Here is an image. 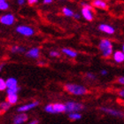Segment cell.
Returning a JSON list of instances; mask_svg holds the SVG:
<instances>
[{
	"label": "cell",
	"mask_w": 124,
	"mask_h": 124,
	"mask_svg": "<svg viewBox=\"0 0 124 124\" xmlns=\"http://www.w3.org/2000/svg\"><path fill=\"white\" fill-rule=\"evenodd\" d=\"M10 107H11V105L8 103L7 101H4V102H1V103H0V109L3 111V113H4V112H6Z\"/></svg>",
	"instance_id": "cell-21"
},
{
	"label": "cell",
	"mask_w": 124,
	"mask_h": 124,
	"mask_svg": "<svg viewBox=\"0 0 124 124\" xmlns=\"http://www.w3.org/2000/svg\"><path fill=\"white\" fill-rule=\"evenodd\" d=\"M18 94H13V95H7V98H6V101L10 104L11 106L12 105H14L18 102Z\"/></svg>",
	"instance_id": "cell-17"
},
{
	"label": "cell",
	"mask_w": 124,
	"mask_h": 124,
	"mask_svg": "<svg viewBox=\"0 0 124 124\" xmlns=\"http://www.w3.org/2000/svg\"><path fill=\"white\" fill-rule=\"evenodd\" d=\"M38 123H39L38 120H33V121H31L29 124H38Z\"/></svg>",
	"instance_id": "cell-35"
},
{
	"label": "cell",
	"mask_w": 124,
	"mask_h": 124,
	"mask_svg": "<svg viewBox=\"0 0 124 124\" xmlns=\"http://www.w3.org/2000/svg\"><path fill=\"white\" fill-rule=\"evenodd\" d=\"M15 30L18 34L24 36H32L35 34V30L31 27L27 26V25H20V26H17Z\"/></svg>",
	"instance_id": "cell-6"
},
{
	"label": "cell",
	"mask_w": 124,
	"mask_h": 124,
	"mask_svg": "<svg viewBox=\"0 0 124 124\" xmlns=\"http://www.w3.org/2000/svg\"><path fill=\"white\" fill-rule=\"evenodd\" d=\"M39 106L38 101H33V102H30V103H29V104L21 106L17 110H18L19 113H26V112L30 111L32 109L36 108V106Z\"/></svg>",
	"instance_id": "cell-8"
},
{
	"label": "cell",
	"mask_w": 124,
	"mask_h": 124,
	"mask_svg": "<svg viewBox=\"0 0 124 124\" xmlns=\"http://www.w3.org/2000/svg\"><path fill=\"white\" fill-rule=\"evenodd\" d=\"M93 9L91 8H86V7H83L82 8V16L83 18L85 19L86 21H93V18H94V15H93Z\"/></svg>",
	"instance_id": "cell-9"
},
{
	"label": "cell",
	"mask_w": 124,
	"mask_h": 124,
	"mask_svg": "<svg viewBox=\"0 0 124 124\" xmlns=\"http://www.w3.org/2000/svg\"><path fill=\"white\" fill-rule=\"evenodd\" d=\"M65 106H66V113L67 114L81 113L86 108V106L83 103H79L76 101H67L65 103Z\"/></svg>",
	"instance_id": "cell-3"
},
{
	"label": "cell",
	"mask_w": 124,
	"mask_h": 124,
	"mask_svg": "<svg viewBox=\"0 0 124 124\" xmlns=\"http://www.w3.org/2000/svg\"><path fill=\"white\" fill-rule=\"evenodd\" d=\"M81 5L83 6V7H86V8H91V9H93V6L88 3H84V2H82L81 3Z\"/></svg>",
	"instance_id": "cell-28"
},
{
	"label": "cell",
	"mask_w": 124,
	"mask_h": 124,
	"mask_svg": "<svg viewBox=\"0 0 124 124\" xmlns=\"http://www.w3.org/2000/svg\"><path fill=\"white\" fill-rule=\"evenodd\" d=\"M17 3L19 5H23L26 3V0H17Z\"/></svg>",
	"instance_id": "cell-32"
},
{
	"label": "cell",
	"mask_w": 124,
	"mask_h": 124,
	"mask_svg": "<svg viewBox=\"0 0 124 124\" xmlns=\"http://www.w3.org/2000/svg\"><path fill=\"white\" fill-rule=\"evenodd\" d=\"M98 29L104 33L107 34V35H113L114 34L115 32V29L113 26L111 25H108V24H105V23H102L100 24L99 26H98Z\"/></svg>",
	"instance_id": "cell-10"
},
{
	"label": "cell",
	"mask_w": 124,
	"mask_h": 124,
	"mask_svg": "<svg viewBox=\"0 0 124 124\" xmlns=\"http://www.w3.org/2000/svg\"><path fill=\"white\" fill-rule=\"evenodd\" d=\"M98 50L100 52L102 57L105 59H108L114 54V46L111 40L107 38L101 39L98 44Z\"/></svg>",
	"instance_id": "cell-1"
},
{
	"label": "cell",
	"mask_w": 124,
	"mask_h": 124,
	"mask_svg": "<svg viewBox=\"0 0 124 124\" xmlns=\"http://www.w3.org/2000/svg\"><path fill=\"white\" fill-rule=\"evenodd\" d=\"M86 78L88 79V80L90 81H94L97 79V76H96L95 74H93V73H91V72H89V73H86V75H85Z\"/></svg>",
	"instance_id": "cell-25"
},
{
	"label": "cell",
	"mask_w": 124,
	"mask_h": 124,
	"mask_svg": "<svg viewBox=\"0 0 124 124\" xmlns=\"http://www.w3.org/2000/svg\"><path fill=\"white\" fill-rule=\"evenodd\" d=\"M91 5L93 6V8H98V9H102V10H106L108 7L107 3L104 0H93Z\"/></svg>",
	"instance_id": "cell-14"
},
{
	"label": "cell",
	"mask_w": 124,
	"mask_h": 124,
	"mask_svg": "<svg viewBox=\"0 0 124 124\" xmlns=\"http://www.w3.org/2000/svg\"><path fill=\"white\" fill-rule=\"evenodd\" d=\"M122 52H124V44H122Z\"/></svg>",
	"instance_id": "cell-37"
},
{
	"label": "cell",
	"mask_w": 124,
	"mask_h": 124,
	"mask_svg": "<svg viewBox=\"0 0 124 124\" xmlns=\"http://www.w3.org/2000/svg\"><path fill=\"white\" fill-rule=\"evenodd\" d=\"M62 13H63L65 16H67V17H74V15H75V13L68 7H63V9H62Z\"/></svg>",
	"instance_id": "cell-20"
},
{
	"label": "cell",
	"mask_w": 124,
	"mask_h": 124,
	"mask_svg": "<svg viewBox=\"0 0 124 124\" xmlns=\"http://www.w3.org/2000/svg\"><path fill=\"white\" fill-rule=\"evenodd\" d=\"M9 8V4L6 0H0V10L6 11Z\"/></svg>",
	"instance_id": "cell-22"
},
{
	"label": "cell",
	"mask_w": 124,
	"mask_h": 124,
	"mask_svg": "<svg viewBox=\"0 0 124 124\" xmlns=\"http://www.w3.org/2000/svg\"><path fill=\"white\" fill-rule=\"evenodd\" d=\"M26 57L30 59H38L40 57V49L38 47H34L26 52Z\"/></svg>",
	"instance_id": "cell-12"
},
{
	"label": "cell",
	"mask_w": 124,
	"mask_h": 124,
	"mask_svg": "<svg viewBox=\"0 0 124 124\" xmlns=\"http://www.w3.org/2000/svg\"><path fill=\"white\" fill-rule=\"evenodd\" d=\"M29 119V117L25 113H20L13 118V124H23Z\"/></svg>",
	"instance_id": "cell-11"
},
{
	"label": "cell",
	"mask_w": 124,
	"mask_h": 124,
	"mask_svg": "<svg viewBox=\"0 0 124 124\" xmlns=\"http://www.w3.org/2000/svg\"><path fill=\"white\" fill-rule=\"evenodd\" d=\"M108 74V72H107V70H106V69H102L100 71V75H106Z\"/></svg>",
	"instance_id": "cell-33"
},
{
	"label": "cell",
	"mask_w": 124,
	"mask_h": 124,
	"mask_svg": "<svg viewBox=\"0 0 124 124\" xmlns=\"http://www.w3.org/2000/svg\"><path fill=\"white\" fill-rule=\"evenodd\" d=\"M118 95L121 97V98H124V89H121L118 91Z\"/></svg>",
	"instance_id": "cell-30"
},
{
	"label": "cell",
	"mask_w": 124,
	"mask_h": 124,
	"mask_svg": "<svg viewBox=\"0 0 124 124\" xmlns=\"http://www.w3.org/2000/svg\"><path fill=\"white\" fill-rule=\"evenodd\" d=\"M3 114V111H2V110H1V109H0V115H1V114Z\"/></svg>",
	"instance_id": "cell-38"
},
{
	"label": "cell",
	"mask_w": 124,
	"mask_h": 124,
	"mask_svg": "<svg viewBox=\"0 0 124 124\" xmlns=\"http://www.w3.org/2000/svg\"><path fill=\"white\" fill-rule=\"evenodd\" d=\"M11 52L13 53H24V52H26V49L22 46L13 45L11 47Z\"/></svg>",
	"instance_id": "cell-18"
},
{
	"label": "cell",
	"mask_w": 124,
	"mask_h": 124,
	"mask_svg": "<svg viewBox=\"0 0 124 124\" xmlns=\"http://www.w3.org/2000/svg\"><path fill=\"white\" fill-rule=\"evenodd\" d=\"M44 111L48 114H62L66 113V106L63 103L48 104L44 106Z\"/></svg>",
	"instance_id": "cell-4"
},
{
	"label": "cell",
	"mask_w": 124,
	"mask_h": 124,
	"mask_svg": "<svg viewBox=\"0 0 124 124\" xmlns=\"http://www.w3.org/2000/svg\"><path fill=\"white\" fill-rule=\"evenodd\" d=\"M6 1H7V0H6Z\"/></svg>",
	"instance_id": "cell-40"
},
{
	"label": "cell",
	"mask_w": 124,
	"mask_h": 124,
	"mask_svg": "<svg viewBox=\"0 0 124 124\" xmlns=\"http://www.w3.org/2000/svg\"><path fill=\"white\" fill-rule=\"evenodd\" d=\"M50 56L52 58H58L60 56V53L58 51H51L50 52Z\"/></svg>",
	"instance_id": "cell-26"
},
{
	"label": "cell",
	"mask_w": 124,
	"mask_h": 124,
	"mask_svg": "<svg viewBox=\"0 0 124 124\" xmlns=\"http://www.w3.org/2000/svg\"><path fill=\"white\" fill-rule=\"evenodd\" d=\"M15 22V16L13 13H6L0 16V23L5 26H12Z\"/></svg>",
	"instance_id": "cell-7"
},
{
	"label": "cell",
	"mask_w": 124,
	"mask_h": 124,
	"mask_svg": "<svg viewBox=\"0 0 124 124\" xmlns=\"http://www.w3.org/2000/svg\"><path fill=\"white\" fill-rule=\"evenodd\" d=\"M4 66H5V64H0V72L2 71L3 67H4Z\"/></svg>",
	"instance_id": "cell-36"
},
{
	"label": "cell",
	"mask_w": 124,
	"mask_h": 124,
	"mask_svg": "<svg viewBox=\"0 0 124 124\" xmlns=\"http://www.w3.org/2000/svg\"><path fill=\"white\" fill-rule=\"evenodd\" d=\"M104 1H106H106H109V0H104Z\"/></svg>",
	"instance_id": "cell-39"
},
{
	"label": "cell",
	"mask_w": 124,
	"mask_h": 124,
	"mask_svg": "<svg viewBox=\"0 0 124 124\" xmlns=\"http://www.w3.org/2000/svg\"><path fill=\"white\" fill-rule=\"evenodd\" d=\"M99 111H101L102 113L108 115H111L113 117H116V118H123L124 117V113L121 110L118 109H114L112 107H107V106H100L98 108Z\"/></svg>",
	"instance_id": "cell-5"
},
{
	"label": "cell",
	"mask_w": 124,
	"mask_h": 124,
	"mask_svg": "<svg viewBox=\"0 0 124 124\" xmlns=\"http://www.w3.org/2000/svg\"><path fill=\"white\" fill-rule=\"evenodd\" d=\"M5 90H7L6 81L4 80L3 78H0V91H4Z\"/></svg>",
	"instance_id": "cell-23"
},
{
	"label": "cell",
	"mask_w": 124,
	"mask_h": 124,
	"mask_svg": "<svg viewBox=\"0 0 124 124\" xmlns=\"http://www.w3.org/2000/svg\"><path fill=\"white\" fill-rule=\"evenodd\" d=\"M113 60L114 62H116L118 64H121L122 62H124V52L122 51H115L114 52L113 54Z\"/></svg>",
	"instance_id": "cell-13"
},
{
	"label": "cell",
	"mask_w": 124,
	"mask_h": 124,
	"mask_svg": "<svg viewBox=\"0 0 124 124\" xmlns=\"http://www.w3.org/2000/svg\"><path fill=\"white\" fill-rule=\"evenodd\" d=\"M6 86H7V89H16L19 88L18 86V81L16 78L10 77L6 80Z\"/></svg>",
	"instance_id": "cell-16"
},
{
	"label": "cell",
	"mask_w": 124,
	"mask_h": 124,
	"mask_svg": "<svg viewBox=\"0 0 124 124\" xmlns=\"http://www.w3.org/2000/svg\"><path fill=\"white\" fill-rule=\"evenodd\" d=\"M117 83L121 85H124V76H120L117 78Z\"/></svg>",
	"instance_id": "cell-27"
},
{
	"label": "cell",
	"mask_w": 124,
	"mask_h": 124,
	"mask_svg": "<svg viewBox=\"0 0 124 124\" xmlns=\"http://www.w3.org/2000/svg\"><path fill=\"white\" fill-rule=\"evenodd\" d=\"M61 52L64 53L65 55H67V57L72 58V59H75V58H76L78 56L77 52H75V50L70 49V48H62Z\"/></svg>",
	"instance_id": "cell-15"
},
{
	"label": "cell",
	"mask_w": 124,
	"mask_h": 124,
	"mask_svg": "<svg viewBox=\"0 0 124 124\" xmlns=\"http://www.w3.org/2000/svg\"><path fill=\"white\" fill-rule=\"evenodd\" d=\"M64 90L74 96H84L90 92L85 86L77 83H66L64 85Z\"/></svg>",
	"instance_id": "cell-2"
},
{
	"label": "cell",
	"mask_w": 124,
	"mask_h": 124,
	"mask_svg": "<svg viewBox=\"0 0 124 124\" xmlns=\"http://www.w3.org/2000/svg\"><path fill=\"white\" fill-rule=\"evenodd\" d=\"M74 19H75V20H80V19H81V14H80V13H75V15H74Z\"/></svg>",
	"instance_id": "cell-31"
},
{
	"label": "cell",
	"mask_w": 124,
	"mask_h": 124,
	"mask_svg": "<svg viewBox=\"0 0 124 124\" xmlns=\"http://www.w3.org/2000/svg\"><path fill=\"white\" fill-rule=\"evenodd\" d=\"M82 114L81 113H72V114H68V119L71 121H78V120L82 119Z\"/></svg>",
	"instance_id": "cell-19"
},
{
	"label": "cell",
	"mask_w": 124,
	"mask_h": 124,
	"mask_svg": "<svg viewBox=\"0 0 124 124\" xmlns=\"http://www.w3.org/2000/svg\"><path fill=\"white\" fill-rule=\"evenodd\" d=\"M38 3V0H28V4L29 5H36Z\"/></svg>",
	"instance_id": "cell-29"
},
{
	"label": "cell",
	"mask_w": 124,
	"mask_h": 124,
	"mask_svg": "<svg viewBox=\"0 0 124 124\" xmlns=\"http://www.w3.org/2000/svg\"><path fill=\"white\" fill-rule=\"evenodd\" d=\"M52 1H53V0H44L43 3H44V5H50V4L52 3Z\"/></svg>",
	"instance_id": "cell-34"
},
{
	"label": "cell",
	"mask_w": 124,
	"mask_h": 124,
	"mask_svg": "<svg viewBox=\"0 0 124 124\" xmlns=\"http://www.w3.org/2000/svg\"><path fill=\"white\" fill-rule=\"evenodd\" d=\"M19 91H20V87L16 89H7L6 93H7V95H13V94H18Z\"/></svg>",
	"instance_id": "cell-24"
}]
</instances>
